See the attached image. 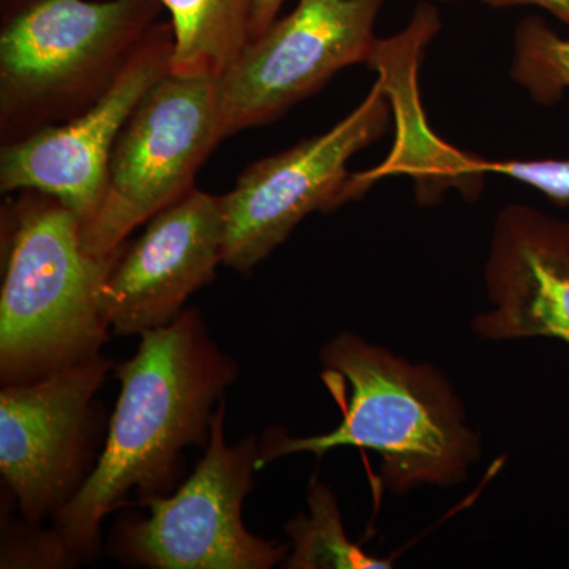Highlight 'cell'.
<instances>
[{
	"mask_svg": "<svg viewBox=\"0 0 569 569\" xmlns=\"http://www.w3.org/2000/svg\"><path fill=\"white\" fill-rule=\"evenodd\" d=\"M137 353L112 373L121 383L96 468L48 529L63 567L100 553L102 522L116 509L168 496L187 447L206 448L238 365L220 350L198 309L140 336Z\"/></svg>",
	"mask_w": 569,
	"mask_h": 569,
	"instance_id": "cell-1",
	"label": "cell"
},
{
	"mask_svg": "<svg viewBox=\"0 0 569 569\" xmlns=\"http://www.w3.org/2000/svg\"><path fill=\"white\" fill-rule=\"evenodd\" d=\"M326 373L347 378L346 413L335 430L293 437L269 427L260 438L263 468L291 455L369 449L381 459L385 489L403 496L425 486L456 488L481 459V436L449 378L429 362H411L387 347L340 332L320 350Z\"/></svg>",
	"mask_w": 569,
	"mask_h": 569,
	"instance_id": "cell-2",
	"label": "cell"
},
{
	"mask_svg": "<svg viewBox=\"0 0 569 569\" xmlns=\"http://www.w3.org/2000/svg\"><path fill=\"white\" fill-rule=\"evenodd\" d=\"M0 381L26 383L102 355L110 326L99 293L121 247L93 257L61 201L22 190L3 206Z\"/></svg>",
	"mask_w": 569,
	"mask_h": 569,
	"instance_id": "cell-3",
	"label": "cell"
},
{
	"mask_svg": "<svg viewBox=\"0 0 569 569\" xmlns=\"http://www.w3.org/2000/svg\"><path fill=\"white\" fill-rule=\"evenodd\" d=\"M163 10L160 0H36L3 20L2 146L99 102Z\"/></svg>",
	"mask_w": 569,
	"mask_h": 569,
	"instance_id": "cell-4",
	"label": "cell"
},
{
	"mask_svg": "<svg viewBox=\"0 0 569 569\" xmlns=\"http://www.w3.org/2000/svg\"><path fill=\"white\" fill-rule=\"evenodd\" d=\"M260 437L224 440V399L213 415L203 458L171 496L144 501L148 516L126 515L111 535L112 556L149 569H271L290 542L250 533L242 505L260 471Z\"/></svg>",
	"mask_w": 569,
	"mask_h": 569,
	"instance_id": "cell-5",
	"label": "cell"
},
{
	"mask_svg": "<svg viewBox=\"0 0 569 569\" xmlns=\"http://www.w3.org/2000/svg\"><path fill=\"white\" fill-rule=\"evenodd\" d=\"M224 138L217 78L170 73L157 82L112 148L102 203L81 228L86 252L108 257L192 192L201 164Z\"/></svg>",
	"mask_w": 569,
	"mask_h": 569,
	"instance_id": "cell-6",
	"label": "cell"
},
{
	"mask_svg": "<svg viewBox=\"0 0 569 569\" xmlns=\"http://www.w3.org/2000/svg\"><path fill=\"white\" fill-rule=\"evenodd\" d=\"M114 369L103 355L0 391V475L22 519L41 526L80 492L100 455L96 396Z\"/></svg>",
	"mask_w": 569,
	"mask_h": 569,
	"instance_id": "cell-7",
	"label": "cell"
},
{
	"mask_svg": "<svg viewBox=\"0 0 569 569\" xmlns=\"http://www.w3.org/2000/svg\"><path fill=\"white\" fill-rule=\"evenodd\" d=\"M388 103L377 80L366 99L331 130L247 167L234 189L219 197L223 264L249 274L309 213L346 204L348 162L383 134Z\"/></svg>",
	"mask_w": 569,
	"mask_h": 569,
	"instance_id": "cell-8",
	"label": "cell"
},
{
	"mask_svg": "<svg viewBox=\"0 0 569 569\" xmlns=\"http://www.w3.org/2000/svg\"><path fill=\"white\" fill-rule=\"evenodd\" d=\"M385 2L299 0L277 18L219 80L224 137L276 121L337 71L370 63Z\"/></svg>",
	"mask_w": 569,
	"mask_h": 569,
	"instance_id": "cell-9",
	"label": "cell"
},
{
	"mask_svg": "<svg viewBox=\"0 0 569 569\" xmlns=\"http://www.w3.org/2000/svg\"><path fill=\"white\" fill-rule=\"evenodd\" d=\"M174 39L159 21L99 102L78 118L47 127L0 149L2 193L36 190L61 201L81 228L99 211L112 148L132 112L171 73Z\"/></svg>",
	"mask_w": 569,
	"mask_h": 569,
	"instance_id": "cell-10",
	"label": "cell"
},
{
	"mask_svg": "<svg viewBox=\"0 0 569 569\" xmlns=\"http://www.w3.org/2000/svg\"><path fill=\"white\" fill-rule=\"evenodd\" d=\"M223 264L219 197L197 187L123 242L100 287V312L116 336H142L181 316L187 299Z\"/></svg>",
	"mask_w": 569,
	"mask_h": 569,
	"instance_id": "cell-11",
	"label": "cell"
},
{
	"mask_svg": "<svg viewBox=\"0 0 569 569\" xmlns=\"http://www.w3.org/2000/svg\"><path fill=\"white\" fill-rule=\"evenodd\" d=\"M485 283L490 310L470 323L479 339L552 337L569 346V220L505 206L493 223Z\"/></svg>",
	"mask_w": 569,
	"mask_h": 569,
	"instance_id": "cell-12",
	"label": "cell"
},
{
	"mask_svg": "<svg viewBox=\"0 0 569 569\" xmlns=\"http://www.w3.org/2000/svg\"><path fill=\"white\" fill-rule=\"evenodd\" d=\"M440 31V13L432 3L421 2L410 24L389 40H378L369 66L376 69L389 103L395 107L397 138L391 157L380 167L351 174L348 201L359 200L380 179L410 174L421 204H436L448 189L477 200L486 178L485 159L452 148L433 134L419 107L417 73L422 52Z\"/></svg>",
	"mask_w": 569,
	"mask_h": 569,
	"instance_id": "cell-13",
	"label": "cell"
},
{
	"mask_svg": "<svg viewBox=\"0 0 569 569\" xmlns=\"http://www.w3.org/2000/svg\"><path fill=\"white\" fill-rule=\"evenodd\" d=\"M170 14L171 73L220 78L252 40L257 0H160Z\"/></svg>",
	"mask_w": 569,
	"mask_h": 569,
	"instance_id": "cell-14",
	"label": "cell"
},
{
	"mask_svg": "<svg viewBox=\"0 0 569 569\" xmlns=\"http://www.w3.org/2000/svg\"><path fill=\"white\" fill-rule=\"evenodd\" d=\"M309 511L284 526L290 537L287 569H387L391 561L370 556L347 537L339 501L328 486L313 481L307 497Z\"/></svg>",
	"mask_w": 569,
	"mask_h": 569,
	"instance_id": "cell-15",
	"label": "cell"
},
{
	"mask_svg": "<svg viewBox=\"0 0 569 569\" xmlns=\"http://www.w3.org/2000/svg\"><path fill=\"white\" fill-rule=\"evenodd\" d=\"M511 78L535 102L552 107L569 89V39L539 17L526 18L515 32Z\"/></svg>",
	"mask_w": 569,
	"mask_h": 569,
	"instance_id": "cell-16",
	"label": "cell"
},
{
	"mask_svg": "<svg viewBox=\"0 0 569 569\" xmlns=\"http://www.w3.org/2000/svg\"><path fill=\"white\" fill-rule=\"evenodd\" d=\"M488 174H503L527 183L559 206L569 204V160H485Z\"/></svg>",
	"mask_w": 569,
	"mask_h": 569,
	"instance_id": "cell-17",
	"label": "cell"
},
{
	"mask_svg": "<svg viewBox=\"0 0 569 569\" xmlns=\"http://www.w3.org/2000/svg\"><path fill=\"white\" fill-rule=\"evenodd\" d=\"M443 2H458V0H443ZM493 9H507V7L535 6L549 11L550 14L567 24L569 28V0H477Z\"/></svg>",
	"mask_w": 569,
	"mask_h": 569,
	"instance_id": "cell-18",
	"label": "cell"
},
{
	"mask_svg": "<svg viewBox=\"0 0 569 569\" xmlns=\"http://www.w3.org/2000/svg\"><path fill=\"white\" fill-rule=\"evenodd\" d=\"M283 3L284 0H257L254 2L252 40L266 32V29L279 18Z\"/></svg>",
	"mask_w": 569,
	"mask_h": 569,
	"instance_id": "cell-19",
	"label": "cell"
},
{
	"mask_svg": "<svg viewBox=\"0 0 569 569\" xmlns=\"http://www.w3.org/2000/svg\"><path fill=\"white\" fill-rule=\"evenodd\" d=\"M32 2H36V0H0V17H2V21L13 17L14 13H18V11Z\"/></svg>",
	"mask_w": 569,
	"mask_h": 569,
	"instance_id": "cell-20",
	"label": "cell"
}]
</instances>
